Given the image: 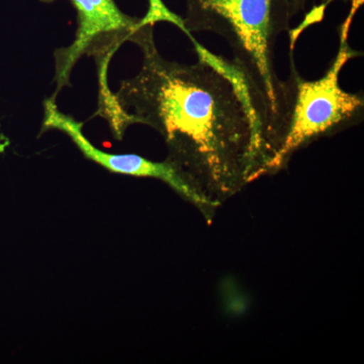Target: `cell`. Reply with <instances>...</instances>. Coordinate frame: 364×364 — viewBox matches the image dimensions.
Here are the masks:
<instances>
[{"label":"cell","instance_id":"cell-1","mask_svg":"<svg viewBox=\"0 0 364 364\" xmlns=\"http://www.w3.org/2000/svg\"><path fill=\"white\" fill-rule=\"evenodd\" d=\"M153 26H141L130 42L143 54L142 68L116 93L98 97L117 140L131 124L161 134L168 160L215 207L267 174L269 154L262 122L245 78L232 61L191 36L198 61L163 58Z\"/></svg>","mask_w":364,"mask_h":364},{"label":"cell","instance_id":"cell-2","mask_svg":"<svg viewBox=\"0 0 364 364\" xmlns=\"http://www.w3.org/2000/svg\"><path fill=\"white\" fill-rule=\"evenodd\" d=\"M306 0H186L183 18L189 33L212 32L221 36L234 54L232 63L250 90L267 141L274 157L282 134L293 88L275 71L274 49L282 33L289 32L294 16Z\"/></svg>","mask_w":364,"mask_h":364},{"label":"cell","instance_id":"cell-3","mask_svg":"<svg viewBox=\"0 0 364 364\" xmlns=\"http://www.w3.org/2000/svg\"><path fill=\"white\" fill-rule=\"evenodd\" d=\"M363 4V0H352L350 13L340 28L338 53L323 77L317 80L301 77L294 65L293 53H291L289 80L293 88V98L282 142L268 166L267 174L279 172L296 151L314 141L363 121V93L347 92L342 90L339 83L340 72L347 62L361 55L349 46L348 33L354 16Z\"/></svg>","mask_w":364,"mask_h":364},{"label":"cell","instance_id":"cell-4","mask_svg":"<svg viewBox=\"0 0 364 364\" xmlns=\"http://www.w3.org/2000/svg\"><path fill=\"white\" fill-rule=\"evenodd\" d=\"M68 1L77 13V30L71 45L55 52V97L70 85L71 72L83 55L95 57L100 86L109 85L107 71L112 56L124 42H130L134 33L142 26L141 18L124 14L114 0Z\"/></svg>","mask_w":364,"mask_h":364},{"label":"cell","instance_id":"cell-5","mask_svg":"<svg viewBox=\"0 0 364 364\" xmlns=\"http://www.w3.org/2000/svg\"><path fill=\"white\" fill-rule=\"evenodd\" d=\"M49 130L65 134L87 159L97 163L109 171L124 176L159 179L207 214L215 208L214 203L203 196L168 160L155 162L139 155L112 154L98 149L86 138L83 133V124L60 111L56 97L53 95L44 102V119L41 133Z\"/></svg>","mask_w":364,"mask_h":364},{"label":"cell","instance_id":"cell-6","mask_svg":"<svg viewBox=\"0 0 364 364\" xmlns=\"http://www.w3.org/2000/svg\"><path fill=\"white\" fill-rule=\"evenodd\" d=\"M157 23H172L188 37L191 35L186 30L183 18L170 11L162 0H148L147 14L141 18V26H154Z\"/></svg>","mask_w":364,"mask_h":364},{"label":"cell","instance_id":"cell-7","mask_svg":"<svg viewBox=\"0 0 364 364\" xmlns=\"http://www.w3.org/2000/svg\"><path fill=\"white\" fill-rule=\"evenodd\" d=\"M333 0H322L323 4H329Z\"/></svg>","mask_w":364,"mask_h":364}]
</instances>
